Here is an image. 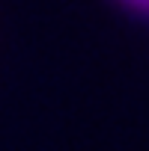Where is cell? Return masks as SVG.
Instances as JSON below:
<instances>
[{"mask_svg": "<svg viewBox=\"0 0 149 151\" xmlns=\"http://www.w3.org/2000/svg\"><path fill=\"white\" fill-rule=\"evenodd\" d=\"M119 3H125L131 9H140V12H149V0H119Z\"/></svg>", "mask_w": 149, "mask_h": 151, "instance_id": "cell-1", "label": "cell"}]
</instances>
